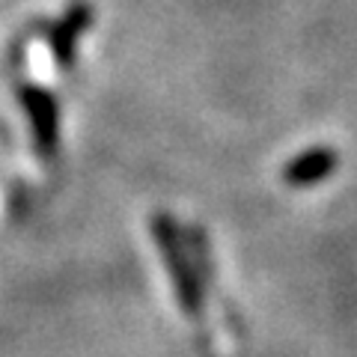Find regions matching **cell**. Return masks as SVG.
<instances>
[{"label":"cell","mask_w":357,"mask_h":357,"mask_svg":"<svg viewBox=\"0 0 357 357\" xmlns=\"http://www.w3.org/2000/svg\"><path fill=\"white\" fill-rule=\"evenodd\" d=\"M333 164H337V155L331 149H312L292 167V178L295 182H319L333 170Z\"/></svg>","instance_id":"1"}]
</instances>
